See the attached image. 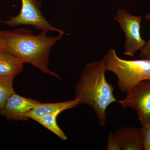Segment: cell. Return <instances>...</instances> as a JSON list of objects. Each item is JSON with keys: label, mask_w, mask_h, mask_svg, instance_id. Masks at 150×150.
Listing matches in <instances>:
<instances>
[{"label": "cell", "mask_w": 150, "mask_h": 150, "mask_svg": "<svg viewBox=\"0 0 150 150\" xmlns=\"http://www.w3.org/2000/svg\"><path fill=\"white\" fill-rule=\"evenodd\" d=\"M21 11L18 15L11 17L3 23L11 27L30 25L42 31H55L63 35L64 34V30L56 28L47 21L40 10L42 3L40 1L21 0Z\"/></svg>", "instance_id": "cell-4"}, {"label": "cell", "mask_w": 150, "mask_h": 150, "mask_svg": "<svg viewBox=\"0 0 150 150\" xmlns=\"http://www.w3.org/2000/svg\"><path fill=\"white\" fill-rule=\"evenodd\" d=\"M144 18L150 20V13L146 15ZM139 56L142 59L150 61V38L147 42H146L144 46L140 51Z\"/></svg>", "instance_id": "cell-14"}, {"label": "cell", "mask_w": 150, "mask_h": 150, "mask_svg": "<svg viewBox=\"0 0 150 150\" xmlns=\"http://www.w3.org/2000/svg\"><path fill=\"white\" fill-rule=\"evenodd\" d=\"M13 78H0V110H2L11 96L15 93Z\"/></svg>", "instance_id": "cell-12"}, {"label": "cell", "mask_w": 150, "mask_h": 150, "mask_svg": "<svg viewBox=\"0 0 150 150\" xmlns=\"http://www.w3.org/2000/svg\"><path fill=\"white\" fill-rule=\"evenodd\" d=\"M142 18V16L132 15L122 8L118 9L113 18L119 23L126 35L124 54L126 56L133 57L135 53L141 51L146 44L140 32Z\"/></svg>", "instance_id": "cell-5"}, {"label": "cell", "mask_w": 150, "mask_h": 150, "mask_svg": "<svg viewBox=\"0 0 150 150\" xmlns=\"http://www.w3.org/2000/svg\"><path fill=\"white\" fill-rule=\"evenodd\" d=\"M103 58L105 70L116 75L118 87L123 93H128L142 81L150 80L149 60L122 59L112 48Z\"/></svg>", "instance_id": "cell-3"}, {"label": "cell", "mask_w": 150, "mask_h": 150, "mask_svg": "<svg viewBox=\"0 0 150 150\" xmlns=\"http://www.w3.org/2000/svg\"><path fill=\"white\" fill-rule=\"evenodd\" d=\"M105 71L103 58L87 63L81 72L75 90V98L80 104L91 108L101 126L106 123L107 107L118 101L113 95L114 87L105 79Z\"/></svg>", "instance_id": "cell-2"}, {"label": "cell", "mask_w": 150, "mask_h": 150, "mask_svg": "<svg viewBox=\"0 0 150 150\" xmlns=\"http://www.w3.org/2000/svg\"><path fill=\"white\" fill-rule=\"evenodd\" d=\"M107 150H121V148L119 144L115 140L113 133L110 132L107 137Z\"/></svg>", "instance_id": "cell-15"}, {"label": "cell", "mask_w": 150, "mask_h": 150, "mask_svg": "<svg viewBox=\"0 0 150 150\" xmlns=\"http://www.w3.org/2000/svg\"><path fill=\"white\" fill-rule=\"evenodd\" d=\"M24 64L20 59L0 51V78H14L22 71Z\"/></svg>", "instance_id": "cell-10"}, {"label": "cell", "mask_w": 150, "mask_h": 150, "mask_svg": "<svg viewBox=\"0 0 150 150\" xmlns=\"http://www.w3.org/2000/svg\"><path fill=\"white\" fill-rule=\"evenodd\" d=\"M117 101L123 108L137 110L142 127L150 125V80L142 81L126 93L124 99Z\"/></svg>", "instance_id": "cell-6"}, {"label": "cell", "mask_w": 150, "mask_h": 150, "mask_svg": "<svg viewBox=\"0 0 150 150\" xmlns=\"http://www.w3.org/2000/svg\"><path fill=\"white\" fill-rule=\"evenodd\" d=\"M80 104L79 100L75 98L73 100L54 103H40L28 112L25 116L28 119L40 118L45 115L56 113H62L65 110L71 109Z\"/></svg>", "instance_id": "cell-9"}, {"label": "cell", "mask_w": 150, "mask_h": 150, "mask_svg": "<svg viewBox=\"0 0 150 150\" xmlns=\"http://www.w3.org/2000/svg\"><path fill=\"white\" fill-rule=\"evenodd\" d=\"M144 150H150V125L141 128Z\"/></svg>", "instance_id": "cell-13"}, {"label": "cell", "mask_w": 150, "mask_h": 150, "mask_svg": "<svg viewBox=\"0 0 150 150\" xmlns=\"http://www.w3.org/2000/svg\"><path fill=\"white\" fill-rule=\"evenodd\" d=\"M60 114L59 113H54L40 118H34L33 120L53 132L63 141H66L67 139V137L57 124V117Z\"/></svg>", "instance_id": "cell-11"}, {"label": "cell", "mask_w": 150, "mask_h": 150, "mask_svg": "<svg viewBox=\"0 0 150 150\" xmlns=\"http://www.w3.org/2000/svg\"><path fill=\"white\" fill-rule=\"evenodd\" d=\"M41 31L35 35L31 30L18 28L0 31V51H3L38 68L42 72L60 79L48 67L51 48L62 38V34L48 36Z\"/></svg>", "instance_id": "cell-1"}, {"label": "cell", "mask_w": 150, "mask_h": 150, "mask_svg": "<svg viewBox=\"0 0 150 150\" xmlns=\"http://www.w3.org/2000/svg\"><path fill=\"white\" fill-rule=\"evenodd\" d=\"M113 135L121 150H144L141 128L122 127L115 131Z\"/></svg>", "instance_id": "cell-8"}, {"label": "cell", "mask_w": 150, "mask_h": 150, "mask_svg": "<svg viewBox=\"0 0 150 150\" xmlns=\"http://www.w3.org/2000/svg\"><path fill=\"white\" fill-rule=\"evenodd\" d=\"M40 103L15 93L10 97L4 108L0 110V114L8 120L26 121L28 119L26 114Z\"/></svg>", "instance_id": "cell-7"}]
</instances>
